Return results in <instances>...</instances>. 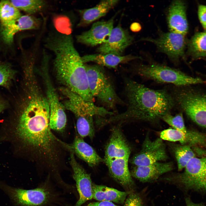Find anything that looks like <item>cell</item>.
<instances>
[{"instance_id":"d590c367","label":"cell","mask_w":206,"mask_h":206,"mask_svg":"<svg viewBox=\"0 0 206 206\" xmlns=\"http://www.w3.org/2000/svg\"><path fill=\"white\" fill-rule=\"evenodd\" d=\"M86 206H118L114 204L113 203L107 201H102L91 203Z\"/></svg>"},{"instance_id":"836d02e7","label":"cell","mask_w":206,"mask_h":206,"mask_svg":"<svg viewBox=\"0 0 206 206\" xmlns=\"http://www.w3.org/2000/svg\"><path fill=\"white\" fill-rule=\"evenodd\" d=\"M124 206H143L142 200L139 195L130 193L126 198Z\"/></svg>"},{"instance_id":"7402d4cb","label":"cell","mask_w":206,"mask_h":206,"mask_svg":"<svg viewBox=\"0 0 206 206\" xmlns=\"http://www.w3.org/2000/svg\"><path fill=\"white\" fill-rule=\"evenodd\" d=\"M118 0H104L91 8L80 10V27L87 25L105 15L118 2Z\"/></svg>"},{"instance_id":"f546056e","label":"cell","mask_w":206,"mask_h":206,"mask_svg":"<svg viewBox=\"0 0 206 206\" xmlns=\"http://www.w3.org/2000/svg\"><path fill=\"white\" fill-rule=\"evenodd\" d=\"M76 117V128L78 135L82 138L86 136L93 138L94 134L93 117L85 116Z\"/></svg>"},{"instance_id":"4316f807","label":"cell","mask_w":206,"mask_h":206,"mask_svg":"<svg viewBox=\"0 0 206 206\" xmlns=\"http://www.w3.org/2000/svg\"><path fill=\"white\" fill-rule=\"evenodd\" d=\"M13 4L19 11L31 15L41 11L45 6L46 2L42 0H11Z\"/></svg>"},{"instance_id":"ac0fdd59","label":"cell","mask_w":206,"mask_h":206,"mask_svg":"<svg viewBox=\"0 0 206 206\" xmlns=\"http://www.w3.org/2000/svg\"><path fill=\"white\" fill-rule=\"evenodd\" d=\"M63 145L67 150L73 152L90 167H94L104 161L94 149L78 134L76 136L72 143L63 142Z\"/></svg>"},{"instance_id":"7c38bea8","label":"cell","mask_w":206,"mask_h":206,"mask_svg":"<svg viewBox=\"0 0 206 206\" xmlns=\"http://www.w3.org/2000/svg\"><path fill=\"white\" fill-rule=\"evenodd\" d=\"M168 158L166 147L163 140L158 138L151 140L147 135L140 151L131 160L136 166H144L165 161Z\"/></svg>"},{"instance_id":"7a4b0ae2","label":"cell","mask_w":206,"mask_h":206,"mask_svg":"<svg viewBox=\"0 0 206 206\" xmlns=\"http://www.w3.org/2000/svg\"><path fill=\"white\" fill-rule=\"evenodd\" d=\"M124 82L126 110L119 114L102 118V126L127 120L156 122L175 108L174 100L167 87L152 89L128 78H125Z\"/></svg>"},{"instance_id":"6da1fadb","label":"cell","mask_w":206,"mask_h":206,"mask_svg":"<svg viewBox=\"0 0 206 206\" xmlns=\"http://www.w3.org/2000/svg\"><path fill=\"white\" fill-rule=\"evenodd\" d=\"M30 94L27 105L11 126V135L18 148L29 160L55 170L64 163L66 150L50 127L46 97L37 89L30 90Z\"/></svg>"},{"instance_id":"ba28073f","label":"cell","mask_w":206,"mask_h":206,"mask_svg":"<svg viewBox=\"0 0 206 206\" xmlns=\"http://www.w3.org/2000/svg\"><path fill=\"white\" fill-rule=\"evenodd\" d=\"M184 172L167 179L174 181L187 189L206 191V158H192Z\"/></svg>"},{"instance_id":"e0dca14e","label":"cell","mask_w":206,"mask_h":206,"mask_svg":"<svg viewBox=\"0 0 206 206\" xmlns=\"http://www.w3.org/2000/svg\"><path fill=\"white\" fill-rule=\"evenodd\" d=\"M185 4L181 0L173 1L168 9L167 21L170 32L185 35L188 26Z\"/></svg>"},{"instance_id":"5bb4252c","label":"cell","mask_w":206,"mask_h":206,"mask_svg":"<svg viewBox=\"0 0 206 206\" xmlns=\"http://www.w3.org/2000/svg\"><path fill=\"white\" fill-rule=\"evenodd\" d=\"M133 37L120 24L113 28L108 39L98 48L100 54H111L122 56L123 52L132 43Z\"/></svg>"},{"instance_id":"d6a6232c","label":"cell","mask_w":206,"mask_h":206,"mask_svg":"<svg viewBox=\"0 0 206 206\" xmlns=\"http://www.w3.org/2000/svg\"><path fill=\"white\" fill-rule=\"evenodd\" d=\"M54 23L55 28L60 33L69 35L70 24L69 20L66 17L59 16L56 17L54 19Z\"/></svg>"},{"instance_id":"4fadbf2b","label":"cell","mask_w":206,"mask_h":206,"mask_svg":"<svg viewBox=\"0 0 206 206\" xmlns=\"http://www.w3.org/2000/svg\"><path fill=\"white\" fill-rule=\"evenodd\" d=\"M69 163L73 172L79 197L75 206H81L86 201L93 199V184L90 175L76 161L74 154L70 152Z\"/></svg>"},{"instance_id":"ffe728a7","label":"cell","mask_w":206,"mask_h":206,"mask_svg":"<svg viewBox=\"0 0 206 206\" xmlns=\"http://www.w3.org/2000/svg\"><path fill=\"white\" fill-rule=\"evenodd\" d=\"M173 169L171 162H158L146 166H135L132 171L131 175L141 182H149L156 180Z\"/></svg>"},{"instance_id":"f35d334b","label":"cell","mask_w":206,"mask_h":206,"mask_svg":"<svg viewBox=\"0 0 206 206\" xmlns=\"http://www.w3.org/2000/svg\"><path fill=\"white\" fill-rule=\"evenodd\" d=\"M7 104L5 102L0 98V113L7 107Z\"/></svg>"},{"instance_id":"1f68e13d","label":"cell","mask_w":206,"mask_h":206,"mask_svg":"<svg viewBox=\"0 0 206 206\" xmlns=\"http://www.w3.org/2000/svg\"><path fill=\"white\" fill-rule=\"evenodd\" d=\"M15 73L9 65L0 62V86L8 87Z\"/></svg>"},{"instance_id":"5b68a950","label":"cell","mask_w":206,"mask_h":206,"mask_svg":"<svg viewBox=\"0 0 206 206\" xmlns=\"http://www.w3.org/2000/svg\"><path fill=\"white\" fill-rule=\"evenodd\" d=\"M133 73L142 79L160 84L182 86L206 84V80L194 78L180 70L153 62L140 63L132 69Z\"/></svg>"},{"instance_id":"484cf974","label":"cell","mask_w":206,"mask_h":206,"mask_svg":"<svg viewBox=\"0 0 206 206\" xmlns=\"http://www.w3.org/2000/svg\"><path fill=\"white\" fill-rule=\"evenodd\" d=\"M160 138L163 140L171 142H179L182 145H188L191 142L192 137L189 130L183 132L174 128H168L162 131Z\"/></svg>"},{"instance_id":"30bf717a","label":"cell","mask_w":206,"mask_h":206,"mask_svg":"<svg viewBox=\"0 0 206 206\" xmlns=\"http://www.w3.org/2000/svg\"><path fill=\"white\" fill-rule=\"evenodd\" d=\"M141 39L153 43L158 50L167 55L175 65L178 64L180 59L184 58L186 41L184 35L171 32H162L157 38Z\"/></svg>"},{"instance_id":"cb8c5ba5","label":"cell","mask_w":206,"mask_h":206,"mask_svg":"<svg viewBox=\"0 0 206 206\" xmlns=\"http://www.w3.org/2000/svg\"><path fill=\"white\" fill-rule=\"evenodd\" d=\"M93 199L98 201H107L123 204L129 192L119 191L112 188L93 184Z\"/></svg>"},{"instance_id":"83f0119b","label":"cell","mask_w":206,"mask_h":206,"mask_svg":"<svg viewBox=\"0 0 206 206\" xmlns=\"http://www.w3.org/2000/svg\"><path fill=\"white\" fill-rule=\"evenodd\" d=\"M21 15L20 11L10 1L3 0L0 2V21L1 24L16 19Z\"/></svg>"},{"instance_id":"8fae6325","label":"cell","mask_w":206,"mask_h":206,"mask_svg":"<svg viewBox=\"0 0 206 206\" xmlns=\"http://www.w3.org/2000/svg\"><path fill=\"white\" fill-rule=\"evenodd\" d=\"M0 189L18 206H40L46 203L50 197L49 192L42 188L24 189L14 188L0 181Z\"/></svg>"},{"instance_id":"52a82bcc","label":"cell","mask_w":206,"mask_h":206,"mask_svg":"<svg viewBox=\"0 0 206 206\" xmlns=\"http://www.w3.org/2000/svg\"><path fill=\"white\" fill-rule=\"evenodd\" d=\"M48 64H42L41 76L46 88V97L49 108V126L52 130L64 131L67 123L65 108L51 82L49 75Z\"/></svg>"},{"instance_id":"603a6c76","label":"cell","mask_w":206,"mask_h":206,"mask_svg":"<svg viewBox=\"0 0 206 206\" xmlns=\"http://www.w3.org/2000/svg\"><path fill=\"white\" fill-rule=\"evenodd\" d=\"M83 62H93L101 66L115 68L120 64L126 63L137 59H141L140 57L131 55L119 56L108 54H97L87 55L82 57Z\"/></svg>"},{"instance_id":"44dd1931","label":"cell","mask_w":206,"mask_h":206,"mask_svg":"<svg viewBox=\"0 0 206 206\" xmlns=\"http://www.w3.org/2000/svg\"><path fill=\"white\" fill-rule=\"evenodd\" d=\"M128 159L117 158L104 161L112 177L121 185L129 187L133 184L128 167Z\"/></svg>"},{"instance_id":"9a60e30c","label":"cell","mask_w":206,"mask_h":206,"mask_svg":"<svg viewBox=\"0 0 206 206\" xmlns=\"http://www.w3.org/2000/svg\"><path fill=\"white\" fill-rule=\"evenodd\" d=\"M115 17L107 21H97L94 23L88 30L76 37L80 43L91 46L102 44L106 40L113 27Z\"/></svg>"},{"instance_id":"3957f363","label":"cell","mask_w":206,"mask_h":206,"mask_svg":"<svg viewBox=\"0 0 206 206\" xmlns=\"http://www.w3.org/2000/svg\"><path fill=\"white\" fill-rule=\"evenodd\" d=\"M45 46L54 54V65L58 81L85 101L93 102L85 65L76 49L70 34H50Z\"/></svg>"},{"instance_id":"ab89813d","label":"cell","mask_w":206,"mask_h":206,"mask_svg":"<svg viewBox=\"0 0 206 206\" xmlns=\"http://www.w3.org/2000/svg\"><path fill=\"white\" fill-rule=\"evenodd\" d=\"M205 31H206V30H205Z\"/></svg>"},{"instance_id":"2e32d148","label":"cell","mask_w":206,"mask_h":206,"mask_svg":"<svg viewBox=\"0 0 206 206\" xmlns=\"http://www.w3.org/2000/svg\"><path fill=\"white\" fill-rule=\"evenodd\" d=\"M41 24L40 19L31 15H22L18 18L1 24V33L5 42L11 44L13 41L15 35L22 30L37 29Z\"/></svg>"},{"instance_id":"d4e9b609","label":"cell","mask_w":206,"mask_h":206,"mask_svg":"<svg viewBox=\"0 0 206 206\" xmlns=\"http://www.w3.org/2000/svg\"><path fill=\"white\" fill-rule=\"evenodd\" d=\"M188 54L194 59L206 57V31L195 33L189 41Z\"/></svg>"},{"instance_id":"d6986e66","label":"cell","mask_w":206,"mask_h":206,"mask_svg":"<svg viewBox=\"0 0 206 206\" xmlns=\"http://www.w3.org/2000/svg\"><path fill=\"white\" fill-rule=\"evenodd\" d=\"M130 148L120 128L114 129L105 148L104 161L117 158L129 159Z\"/></svg>"},{"instance_id":"74e56055","label":"cell","mask_w":206,"mask_h":206,"mask_svg":"<svg viewBox=\"0 0 206 206\" xmlns=\"http://www.w3.org/2000/svg\"><path fill=\"white\" fill-rule=\"evenodd\" d=\"M130 28L133 31L135 32H138L141 29V27L139 23L135 22L132 24Z\"/></svg>"},{"instance_id":"9c48e42d","label":"cell","mask_w":206,"mask_h":206,"mask_svg":"<svg viewBox=\"0 0 206 206\" xmlns=\"http://www.w3.org/2000/svg\"><path fill=\"white\" fill-rule=\"evenodd\" d=\"M60 90L64 98L63 104L65 109L73 113L76 117L94 116L105 117L114 113L103 107L98 106L94 102H87L78 94L62 86Z\"/></svg>"},{"instance_id":"e575fe53","label":"cell","mask_w":206,"mask_h":206,"mask_svg":"<svg viewBox=\"0 0 206 206\" xmlns=\"http://www.w3.org/2000/svg\"><path fill=\"white\" fill-rule=\"evenodd\" d=\"M198 13L199 21L203 27L206 30V5H199Z\"/></svg>"},{"instance_id":"4dcf8cb0","label":"cell","mask_w":206,"mask_h":206,"mask_svg":"<svg viewBox=\"0 0 206 206\" xmlns=\"http://www.w3.org/2000/svg\"><path fill=\"white\" fill-rule=\"evenodd\" d=\"M161 119L174 129L185 133L188 131L185 125L183 113L181 112L175 116L170 112L168 113L163 116Z\"/></svg>"},{"instance_id":"277c9868","label":"cell","mask_w":206,"mask_h":206,"mask_svg":"<svg viewBox=\"0 0 206 206\" xmlns=\"http://www.w3.org/2000/svg\"><path fill=\"white\" fill-rule=\"evenodd\" d=\"M167 87L174 100L175 108L206 129V91L192 85H170Z\"/></svg>"},{"instance_id":"f1b7e54d","label":"cell","mask_w":206,"mask_h":206,"mask_svg":"<svg viewBox=\"0 0 206 206\" xmlns=\"http://www.w3.org/2000/svg\"><path fill=\"white\" fill-rule=\"evenodd\" d=\"M174 152L179 171L185 168L190 160L195 157V153L188 145L181 144L177 146Z\"/></svg>"},{"instance_id":"8d00e7d4","label":"cell","mask_w":206,"mask_h":206,"mask_svg":"<svg viewBox=\"0 0 206 206\" xmlns=\"http://www.w3.org/2000/svg\"><path fill=\"white\" fill-rule=\"evenodd\" d=\"M186 206H206L201 203H195L193 202L189 198L185 199Z\"/></svg>"},{"instance_id":"8992f818","label":"cell","mask_w":206,"mask_h":206,"mask_svg":"<svg viewBox=\"0 0 206 206\" xmlns=\"http://www.w3.org/2000/svg\"><path fill=\"white\" fill-rule=\"evenodd\" d=\"M90 93L106 107L114 109L124 103L117 94L112 83L102 66L85 65Z\"/></svg>"}]
</instances>
